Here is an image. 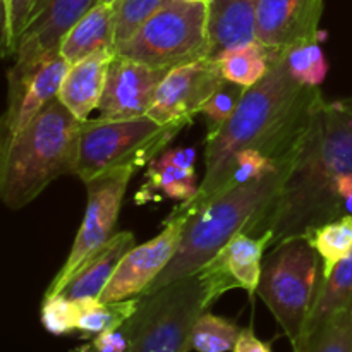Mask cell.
I'll return each mask as SVG.
<instances>
[{"label":"cell","mask_w":352,"mask_h":352,"mask_svg":"<svg viewBox=\"0 0 352 352\" xmlns=\"http://www.w3.org/2000/svg\"><path fill=\"white\" fill-rule=\"evenodd\" d=\"M322 98L320 86H306L292 78L287 50L282 52L270 72L246 89L232 117L206 136L201 184L192 198L175 206L172 213L191 220L223 195L234 155L241 150H258L278 167L296 165Z\"/></svg>","instance_id":"cell-1"},{"label":"cell","mask_w":352,"mask_h":352,"mask_svg":"<svg viewBox=\"0 0 352 352\" xmlns=\"http://www.w3.org/2000/svg\"><path fill=\"white\" fill-rule=\"evenodd\" d=\"M344 174H352V98H322L284 189L250 236L270 232L274 248L342 217L336 179Z\"/></svg>","instance_id":"cell-2"},{"label":"cell","mask_w":352,"mask_h":352,"mask_svg":"<svg viewBox=\"0 0 352 352\" xmlns=\"http://www.w3.org/2000/svg\"><path fill=\"white\" fill-rule=\"evenodd\" d=\"M81 124L55 98L24 129L0 143V196L7 208H24L58 177L76 175Z\"/></svg>","instance_id":"cell-3"},{"label":"cell","mask_w":352,"mask_h":352,"mask_svg":"<svg viewBox=\"0 0 352 352\" xmlns=\"http://www.w3.org/2000/svg\"><path fill=\"white\" fill-rule=\"evenodd\" d=\"M292 168L294 165L278 168L263 177L236 186L196 213L186 226L170 263L141 296L151 294L179 278L196 275L234 236L253 232L284 189Z\"/></svg>","instance_id":"cell-4"},{"label":"cell","mask_w":352,"mask_h":352,"mask_svg":"<svg viewBox=\"0 0 352 352\" xmlns=\"http://www.w3.org/2000/svg\"><path fill=\"white\" fill-rule=\"evenodd\" d=\"M323 263L306 237L274 246L263 258L256 294L282 327L291 346L301 340L323 284Z\"/></svg>","instance_id":"cell-5"},{"label":"cell","mask_w":352,"mask_h":352,"mask_svg":"<svg viewBox=\"0 0 352 352\" xmlns=\"http://www.w3.org/2000/svg\"><path fill=\"white\" fill-rule=\"evenodd\" d=\"M184 127L181 122L162 126L150 116L82 120L76 175L86 182L116 167H143L164 153Z\"/></svg>","instance_id":"cell-6"},{"label":"cell","mask_w":352,"mask_h":352,"mask_svg":"<svg viewBox=\"0 0 352 352\" xmlns=\"http://www.w3.org/2000/svg\"><path fill=\"white\" fill-rule=\"evenodd\" d=\"M141 301L126 323L133 352H189L196 322L210 305L198 275L179 278Z\"/></svg>","instance_id":"cell-7"},{"label":"cell","mask_w":352,"mask_h":352,"mask_svg":"<svg viewBox=\"0 0 352 352\" xmlns=\"http://www.w3.org/2000/svg\"><path fill=\"white\" fill-rule=\"evenodd\" d=\"M116 54L167 71L210 57L208 3L165 0Z\"/></svg>","instance_id":"cell-8"},{"label":"cell","mask_w":352,"mask_h":352,"mask_svg":"<svg viewBox=\"0 0 352 352\" xmlns=\"http://www.w3.org/2000/svg\"><path fill=\"white\" fill-rule=\"evenodd\" d=\"M134 172L136 168L131 165H124V167L102 172L85 182L86 191H88L85 219H82L64 267L50 282L47 292H45V298L60 294L69 277L81 267V263H85L91 254L102 250L116 236L113 230H116L117 219H119L120 208H122L124 195H126L127 184Z\"/></svg>","instance_id":"cell-9"},{"label":"cell","mask_w":352,"mask_h":352,"mask_svg":"<svg viewBox=\"0 0 352 352\" xmlns=\"http://www.w3.org/2000/svg\"><path fill=\"white\" fill-rule=\"evenodd\" d=\"M69 62L58 52L26 62H14L7 72V109L2 117V141L28 126L52 100L58 98Z\"/></svg>","instance_id":"cell-10"},{"label":"cell","mask_w":352,"mask_h":352,"mask_svg":"<svg viewBox=\"0 0 352 352\" xmlns=\"http://www.w3.org/2000/svg\"><path fill=\"white\" fill-rule=\"evenodd\" d=\"M226 82L215 58L203 57L170 69L158 85L146 116L162 126L181 122L189 126L201 113L206 100Z\"/></svg>","instance_id":"cell-11"},{"label":"cell","mask_w":352,"mask_h":352,"mask_svg":"<svg viewBox=\"0 0 352 352\" xmlns=\"http://www.w3.org/2000/svg\"><path fill=\"white\" fill-rule=\"evenodd\" d=\"M188 222L186 217L170 213L157 237L134 246L122 258L100 301H122L143 294L174 258Z\"/></svg>","instance_id":"cell-12"},{"label":"cell","mask_w":352,"mask_h":352,"mask_svg":"<svg viewBox=\"0 0 352 352\" xmlns=\"http://www.w3.org/2000/svg\"><path fill=\"white\" fill-rule=\"evenodd\" d=\"M272 246V234L265 232L254 237L248 232L234 236L201 270L198 272L199 280L206 289L208 305L232 289H244L254 296L261 277L263 253Z\"/></svg>","instance_id":"cell-13"},{"label":"cell","mask_w":352,"mask_h":352,"mask_svg":"<svg viewBox=\"0 0 352 352\" xmlns=\"http://www.w3.org/2000/svg\"><path fill=\"white\" fill-rule=\"evenodd\" d=\"M167 72V69L151 67L126 55L116 54L110 62L100 100V119L120 120L146 116L158 85Z\"/></svg>","instance_id":"cell-14"},{"label":"cell","mask_w":352,"mask_h":352,"mask_svg":"<svg viewBox=\"0 0 352 352\" xmlns=\"http://www.w3.org/2000/svg\"><path fill=\"white\" fill-rule=\"evenodd\" d=\"M325 0H256L258 41L291 50L318 41Z\"/></svg>","instance_id":"cell-15"},{"label":"cell","mask_w":352,"mask_h":352,"mask_svg":"<svg viewBox=\"0 0 352 352\" xmlns=\"http://www.w3.org/2000/svg\"><path fill=\"white\" fill-rule=\"evenodd\" d=\"M98 0H36L17 45L14 62H26L58 52L65 34Z\"/></svg>","instance_id":"cell-16"},{"label":"cell","mask_w":352,"mask_h":352,"mask_svg":"<svg viewBox=\"0 0 352 352\" xmlns=\"http://www.w3.org/2000/svg\"><path fill=\"white\" fill-rule=\"evenodd\" d=\"M136 246L133 232H117L102 250L88 258L81 267L69 277L60 294L71 301L100 299L116 274L122 258Z\"/></svg>","instance_id":"cell-17"},{"label":"cell","mask_w":352,"mask_h":352,"mask_svg":"<svg viewBox=\"0 0 352 352\" xmlns=\"http://www.w3.org/2000/svg\"><path fill=\"white\" fill-rule=\"evenodd\" d=\"M113 57L116 50H103L69 65L58 98L79 120H86L100 107L107 72Z\"/></svg>","instance_id":"cell-18"},{"label":"cell","mask_w":352,"mask_h":352,"mask_svg":"<svg viewBox=\"0 0 352 352\" xmlns=\"http://www.w3.org/2000/svg\"><path fill=\"white\" fill-rule=\"evenodd\" d=\"M258 40L254 0H210L208 50L215 58L229 48Z\"/></svg>","instance_id":"cell-19"},{"label":"cell","mask_w":352,"mask_h":352,"mask_svg":"<svg viewBox=\"0 0 352 352\" xmlns=\"http://www.w3.org/2000/svg\"><path fill=\"white\" fill-rule=\"evenodd\" d=\"M60 54L69 65L103 50H116V6L96 2L72 26L60 43Z\"/></svg>","instance_id":"cell-20"},{"label":"cell","mask_w":352,"mask_h":352,"mask_svg":"<svg viewBox=\"0 0 352 352\" xmlns=\"http://www.w3.org/2000/svg\"><path fill=\"white\" fill-rule=\"evenodd\" d=\"M144 179L146 181H144L143 188L136 195L138 205H144L151 199L160 201L157 192H160V196H165V198L186 201V199L192 198L199 188L196 184L195 168L177 167L167 150L148 164Z\"/></svg>","instance_id":"cell-21"},{"label":"cell","mask_w":352,"mask_h":352,"mask_svg":"<svg viewBox=\"0 0 352 352\" xmlns=\"http://www.w3.org/2000/svg\"><path fill=\"white\" fill-rule=\"evenodd\" d=\"M282 52L285 50L270 48L256 40L222 52L217 55L215 62L226 81L251 88L270 72L272 65Z\"/></svg>","instance_id":"cell-22"},{"label":"cell","mask_w":352,"mask_h":352,"mask_svg":"<svg viewBox=\"0 0 352 352\" xmlns=\"http://www.w3.org/2000/svg\"><path fill=\"white\" fill-rule=\"evenodd\" d=\"M339 311H352V254L339 261L336 268L323 278L315 309L309 316L305 333Z\"/></svg>","instance_id":"cell-23"},{"label":"cell","mask_w":352,"mask_h":352,"mask_svg":"<svg viewBox=\"0 0 352 352\" xmlns=\"http://www.w3.org/2000/svg\"><path fill=\"white\" fill-rule=\"evenodd\" d=\"M140 301V296L112 302H102L100 299L76 301L79 306L78 332L86 337H95L109 330L120 329L133 318Z\"/></svg>","instance_id":"cell-24"},{"label":"cell","mask_w":352,"mask_h":352,"mask_svg":"<svg viewBox=\"0 0 352 352\" xmlns=\"http://www.w3.org/2000/svg\"><path fill=\"white\" fill-rule=\"evenodd\" d=\"M306 239L318 251L323 263V277L336 268L339 261L352 254V215L339 217L306 234Z\"/></svg>","instance_id":"cell-25"},{"label":"cell","mask_w":352,"mask_h":352,"mask_svg":"<svg viewBox=\"0 0 352 352\" xmlns=\"http://www.w3.org/2000/svg\"><path fill=\"white\" fill-rule=\"evenodd\" d=\"M292 352H352V311H339L302 336Z\"/></svg>","instance_id":"cell-26"},{"label":"cell","mask_w":352,"mask_h":352,"mask_svg":"<svg viewBox=\"0 0 352 352\" xmlns=\"http://www.w3.org/2000/svg\"><path fill=\"white\" fill-rule=\"evenodd\" d=\"M239 333L236 322L205 311L192 329L191 349L196 352H229L236 346Z\"/></svg>","instance_id":"cell-27"},{"label":"cell","mask_w":352,"mask_h":352,"mask_svg":"<svg viewBox=\"0 0 352 352\" xmlns=\"http://www.w3.org/2000/svg\"><path fill=\"white\" fill-rule=\"evenodd\" d=\"M287 67L292 78L306 86H320L329 74V62L318 41L287 50Z\"/></svg>","instance_id":"cell-28"},{"label":"cell","mask_w":352,"mask_h":352,"mask_svg":"<svg viewBox=\"0 0 352 352\" xmlns=\"http://www.w3.org/2000/svg\"><path fill=\"white\" fill-rule=\"evenodd\" d=\"M165 0H113L116 6V50L129 41Z\"/></svg>","instance_id":"cell-29"},{"label":"cell","mask_w":352,"mask_h":352,"mask_svg":"<svg viewBox=\"0 0 352 352\" xmlns=\"http://www.w3.org/2000/svg\"><path fill=\"white\" fill-rule=\"evenodd\" d=\"M36 0H2V52L3 57L16 55L17 45L33 14Z\"/></svg>","instance_id":"cell-30"},{"label":"cell","mask_w":352,"mask_h":352,"mask_svg":"<svg viewBox=\"0 0 352 352\" xmlns=\"http://www.w3.org/2000/svg\"><path fill=\"white\" fill-rule=\"evenodd\" d=\"M79 306L76 301L62 294L48 296L43 299L40 320L43 329L52 336H67L78 330Z\"/></svg>","instance_id":"cell-31"},{"label":"cell","mask_w":352,"mask_h":352,"mask_svg":"<svg viewBox=\"0 0 352 352\" xmlns=\"http://www.w3.org/2000/svg\"><path fill=\"white\" fill-rule=\"evenodd\" d=\"M246 89L248 88L236 85V82L226 81L206 100V103L201 109V113L208 119V129H206L208 131V136L217 133L232 117V113L239 107Z\"/></svg>","instance_id":"cell-32"},{"label":"cell","mask_w":352,"mask_h":352,"mask_svg":"<svg viewBox=\"0 0 352 352\" xmlns=\"http://www.w3.org/2000/svg\"><path fill=\"white\" fill-rule=\"evenodd\" d=\"M291 167V165H287ZM278 167L274 160H270L268 157H265L263 153H260L258 150H241L234 155L232 160V168H230V177L229 184H227V191L236 186L246 184V182L254 181L258 177H263V175L270 174V172L278 170Z\"/></svg>","instance_id":"cell-33"},{"label":"cell","mask_w":352,"mask_h":352,"mask_svg":"<svg viewBox=\"0 0 352 352\" xmlns=\"http://www.w3.org/2000/svg\"><path fill=\"white\" fill-rule=\"evenodd\" d=\"M86 351L88 352H131V339L127 333L126 325L120 329L109 330L100 336L91 337L88 344H85Z\"/></svg>","instance_id":"cell-34"},{"label":"cell","mask_w":352,"mask_h":352,"mask_svg":"<svg viewBox=\"0 0 352 352\" xmlns=\"http://www.w3.org/2000/svg\"><path fill=\"white\" fill-rule=\"evenodd\" d=\"M232 352H274V351H272L270 342H265V340L258 339L253 327H246V329L241 330Z\"/></svg>","instance_id":"cell-35"},{"label":"cell","mask_w":352,"mask_h":352,"mask_svg":"<svg viewBox=\"0 0 352 352\" xmlns=\"http://www.w3.org/2000/svg\"><path fill=\"white\" fill-rule=\"evenodd\" d=\"M186 2H203V3H208L210 0H186Z\"/></svg>","instance_id":"cell-36"},{"label":"cell","mask_w":352,"mask_h":352,"mask_svg":"<svg viewBox=\"0 0 352 352\" xmlns=\"http://www.w3.org/2000/svg\"><path fill=\"white\" fill-rule=\"evenodd\" d=\"M78 352H88V351H86V349H85V347H81V349H79ZM131 352H133V351H131Z\"/></svg>","instance_id":"cell-37"},{"label":"cell","mask_w":352,"mask_h":352,"mask_svg":"<svg viewBox=\"0 0 352 352\" xmlns=\"http://www.w3.org/2000/svg\"><path fill=\"white\" fill-rule=\"evenodd\" d=\"M98 2H110V0H98Z\"/></svg>","instance_id":"cell-38"},{"label":"cell","mask_w":352,"mask_h":352,"mask_svg":"<svg viewBox=\"0 0 352 352\" xmlns=\"http://www.w3.org/2000/svg\"><path fill=\"white\" fill-rule=\"evenodd\" d=\"M254 2H256V0H254Z\"/></svg>","instance_id":"cell-39"}]
</instances>
